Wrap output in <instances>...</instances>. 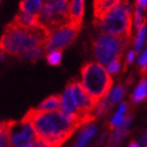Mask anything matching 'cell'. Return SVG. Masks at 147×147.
I'll list each match as a JSON object with an SVG mask.
<instances>
[{"label": "cell", "mask_w": 147, "mask_h": 147, "mask_svg": "<svg viewBox=\"0 0 147 147\" xmlns=\"http://www.w3.org/2000/svg\"><path fill=\"white\" fill-rule=\"evenodd\" d=\"M30 122L38 139L49 147H61L77 129L61 112H45L39 109H29L23 117Z\"/></svg>", "instance_id": "obj_1"}, {"label": "cell", "mask_w": 147, "mask_h": 147, "mask_svg": "<svg viewBox=\"0 0 147 147\" xmlns=\"http://www.w3.org/2000/svg\"><path fill=\"white\" fill-rule=\"evenodd\" d=\"M49 34V31L41 24L34 28H26L11 21L0 38V50L11 55H21L34 47H45Z\"/></svg>", "instance_id": "obj_2"}, {"label": "cell", "mask_w": 147, "mask_h": 147, "mask_svg": "<svg viewBox=\"0 0 147 147\" xmlns=\"http://www.w3.org/2000/svg\"><path fill=\"white\" fill-rule=\"evenodd\" d=\"M82 85L94 105L107 97L113 87V78L108 70L99 63H86L80 70Z\"/></svg>", "instance_id": "obj_3"}, {"label": "cell", "mask_w": 147, "mask_h": 147, "mask_svg": "<svg viewBox=\"0 0 147 147\" xmlns=\"http://www.w3.org/2000/svg\"><path fill=\"white\" fill-rule=\"evenodd\" d=\"M133 9L128 0H122L102 18L94 20V24L102 34L133 38Z\"/></svg>", "instance_id": "obj_4"}, {"label": "cell", "mask_w": 147, "mask_h": 147, "mask_svg": "<svg viewBox=\"0 0 147 147\" xmlns=\"http://www.w3.org/2000/svg\"><path fill=\"white\" fill-rule=\"evenodd\" d=\"M133 38L118 37L114 34H100L93 43L94 55L101 65H110L118 59H122L124 50L129 46Z\"/></svg>", "instance_id": "obj_5"}, {"label": "cell", "mask_w": 147, "mask_h": 147, "mask_svg": "<svg viewBox=\"0 0 147 147\" xmlns=\"http://www.w3.org/2000/svg\"><path fill=\"white\" fill-rule=\"evenodd\" d=\"M39 22L50 34L70 21V0H45L39 14Z\"/></svg>", "instance_id": "obj_6"}, {"label": "cell", "mask_w": 147, "mask_h": 147, "mask_svg": "<svg viewBox=\"0 0 147 147\" xmlns=\"http://www.w3.org/2000/svg\"><path fill=\"white\" fill-rule=\"evenodd\" d=\"M82 26H78L72 22H69L65 25L51 31L49 39L45 45V52H50L53 50L63 51L68 48L69 46L76 40Z\"/></svg>", "instance_id": "obj_7"}, {"label": "cell", "mask_w": 147, "mask_h": 147, "mask_svg": "<svg viewBox=\"0 0 147 147\" xmlns=\"http://www.w3.org/2000/svg\"><path fill=\"white\" fill-rule=\"evenodd\" d=\"M34 140V129L30 122L21 119L20 121L11 120L9 142L11 147H28Z\"/></svg>", "instance_id": "obj_8"}, {"label": "cell", "mask_w": 147, "mask_h": 147, "mask_svg": "<svg viewBox=\"0 0 147 147\" xmlns=\"http://www.w3.org/2000/svg\"><path fill=\"white\" fill-rule=\"evenodd\" d=\"M131 120H133V115L130 113H127L125 115L124 122L120 126H118L114 130V133L111 135L107 147H118L121 144V142L126 138L128 131H129V125L131 123Z\"/></svg>", "instance_id": "obj_9"}, {"label": "cell", "mask_w": 147, "mask_h": 147, "mask_svg": "<svg viewBox=\"0 0 147 147\" xmlns=\"http://www.w3.org/2000/svg\"><path fill=\"white\" fill-rule=\"evenodd\" d=\"M122 0H94V18L98 20L118 5Z\"/></svg>", "instance_id": "obj_10"}, {"label": "cell", "mask_w": 147, "mask_h": 147, "mask_svg": "<svg viewBox=\"0 0 147 147\" xmlns=\"http://www.w3.org/2000/svg\"><path fill=\"white\" fill-rule=\"evenodd\" d=\"M84 2L85 0H70V21L78 26H82L84 17Z\"/></svg>", "instance_id": "obj_11"}, {"label": "cell", "mask_w": 147, "mask_h": 147, "mask_svg": "<svg viewBox=\"0 0 147 147\" xmlns=\"http://www.w3.org/2000/svg\"><path fill=\"white\" fill-rule=\"evenodd\" d=\"M96 131L97 128L95 125L88 124L86 127L82 128L80 130V133L78 134L76 141L74 143V147H86L89 144V142L91 141V139L96 135Z\"/></svg>", "instance_id": "obj_12"}, {"label": "cell", "mask_w": 147, "mask_h": 147, "mask_svg": "<svg viewBox=\"0 0 147 147\" xmlns=\"http://www.w3.org/2000/svg\"><path fill=\"white\" fill-rule=\"evenodd\" d=\"M13 22H15L18 25H21L26 28H34L40 25L39 17L34 16V15H28L22 11H19L16 16H15Z\"/></svg>", "instance_id": "obj_13"}, {"label": "cell", "mask_w": 147, "mask_h": 147, "mask_svg": "<svg viewBox=\"0 0 147 147\" xmlns=\"http://www.w3.org/2000/svg\"><path fill=\"white\" fill-rule=\"evenodd\" d=\"M44 0H21L20 1V11L28 15L39 16L43 6Z\"/></svg>", "instance_id": "obj_14"}, {"label": "cell", "mask_w": 147, "mask_h": 147, "mask_svg": "<svg viewBox=\"0 0 147 147\" xmlns=\"http://www.w3.org/2000/svg\"><path fill=\"white\" fill-rule=\"evenodd\" d=\"M61 103H62V95L54 94L44 99L37 109L45 112H55L57 110H61Z\"/></svg>", "instance_id": "obj_15"}, {"label": "cell", "mask_w": 147, "mask_h": 147, "mask_svg": "<svg viewBox=\"0 0 147 147\" xmlns=\"http://www.w3.org/2000/svg\"><path fill=\"white\" fill-rule=\"evenodd\" d=\"M131 102L134 105H138L140 102L147 100V78L146 77H142L140 80L139 85L136 87V89L134 90L131 93Z\"/></svg>", "instance_id": "obj_16"}, {"label": "cell", "mask_w": 147, "mask_h": 147, "mask_svg": "<svg viewBox=\"0 0 147 147\" xmlns=\"http://www.w3.org/2000/svg\"><path fill=\"white\" fill-rule=\"evenodd\" d=\"M128 105L127 102H122L120 107H119L117 113L114 115L113 119L111 120V122L109 123V130H113L114 128H117L118 126L124 122L125 119V114H126V111H127Z\"/></svg>", "instance_id": "obj_17"}, {"label": "cell", "mask_w": 147, "mask_h": 147, "mask_svg": "<svg viewBox=\"0 0 147 147\" xmlns=\"http://www.w3.org/2000/svg\"><path fill=\"white\" fill-rule=\"evenodd\" d=\"M9 125H11V120L0 121V147H11Z\"/></svg>", "instance_id": "obj_18"}, {"label": "cell", "mask_w": 147, "mask_h": 147, "mask_svg": "<svg viewBox=\"0 0 147 147\" xmlns=\"http://www.w3.org/2000/svg\"><path fill=\"white\" fill-rule=\"evenodd\" d=\"M112 107H113V105H111L110 100H109V97L108 96L105 97V98L101 99V100L99 101L96 109L94 110V116L96 117V119H97L98 117L100 118V117H103V116H105V115H108V114L110 113Z\"/></svg>", "instance_id": "obj_19"}, {"label": "cell", "mask_w": 147, "mask_h": 147, "mask_svg": "<svg viewBox=\"0 0 147 147\" xmlns=\"http://www.w3.org/2000/svg\"><path fill=\"white\" fill-rule=\"evenodd\" d=\"M45 52V47L44 46H40V47H34V48H31L29 50L25 51L24 53L21 54V57L27 59V61H30V62H36L40 57H42V55Z\"/></svg>", "instance_id": "obj_20"}, {"label": "cell", "mask_w": 147, "mask_h": 147, "mask_svg": "<svg viewBox=\"0 0 147 147\" xmlns=\"http://www.w3.org/2000/svg\"><path fill=\"white\" fill-rule=\"evenodd\" d=\"M125 90H126V86L117 85L116 87L114 88V90L112 91V93L108 96L111 105H116V103H118V102L123 98V96H124Z\"/></svg>", "instance_id": "obj_21"}, {"label": "cell", "mask_w": 147, "mask_h": 147, "mask_svg": "<svg viewBox=\"0 0 147 147\" xmlns=\"http://www.w3.org/2000/svg\"><path fill=\"white\" fill-rule=\"evenodd\" d=\"M145 39H146V25L142 26L138 29V34H137V37L134 41V49H135V52L138 53L140 52L143 46H144Z\"/></svg>", "instance_id": "obj_22"}, {"label": "cell", "mask_w": 147, "mask_h": 147, "mask_svg": "<svg viewBox=\"0 0 147 147\" xmlns=\"http://www.w3.org/2000/svg\"><path fill=\"white\" fill-rule=\"evenodd\" d=\"M147 19L144 18L143 16V13H142V9L136 5V9L134 11V24H135V27L137 29H139L142 26L146 25Z\"/></svg>", "instance_id": "obj_23"}, {"label": "cell", "mask_w": 147, "mask_h": 147, "mask_svg": "<svg viewBox=\"0 0 147 147\" xmlns=\"http://www.w3.org/2000/svg\"><path fill=\"white\" fill-rule=\"evenodd\" d=\"M47 63L51 66H59L62 62V51L59 50H53L50 51L46 55Z\"/></svg>", "instance_id": "obj_24"}, {"label": "cell", "mask_w": 147, "mask_h": 147, "mask_svg": "<svg viewBox=\"0 0 147 147\" xmlns=\"http://www.w3.org/2000/svg\"><path fill=\"white\" fill-rule=\"evenodd\" d=\"M139 72L143 77H146L147 74V49H145L138 59Z\"/></svg>", "instance_id": "obj_25"}, {"label": "cell", "mask_w": 147, "mask_h": 147, "mask_svg": "<svg viewBox=\"0 0 147 147\" xmlns=\"http://www.w3.org/2000/svg\"><path fill=\"white\" fill-rule=\"evenodd\" d=\"M121 61L122 59H116V61H114V62H112L110 64V65H108V72L110 74H117L119 72V70H120V68H121Z\"/></svg>", "instance_id": "obj_26"}, {"label": "cell", "mask_w": 147, "mask_h": 147, "mask_svg": "<svg viewBox=\"0 0 147 147\" xmlns=\"http://www.w3.org/2000/svg\"><path fill=\"white\" fill-rule=\"evenodd\" d=\"M135 57H136V52H135V51H129V52L127 53V55H126V61H125V64H124V67H123V72L126 71L128 65L133 64L134 59H135Z\"/></svg>", "instance_id": "obj_27"}, {"label": "cell", "mask_w": 147, "mask_h": 147, "mask_svg": "<svg viewBox=\"0 0 147 147\" xmlns=\"http://www.w3.org/2000/svg\"><path fill=\"white\" fill-rule=\"evenodd\" d=\"M137 6L143 9H147V0H137Z\"/></svg>", "instance_id": "obj_28"}, {"label": "cell", "mask_w": 147, "mask_h": 147, "mask_svg": "<svg viewBox=\"0 0 147 147\" xmlns=\"http://www.w3.org/2000/svg\"><path fill=\"white\" fill-rule=\"evenodd\" d=\"M140 144L142 146H147V131H145L140 138Z\"/></svg>", "instance_id": "obj_29"}, {"label": "cell", "mask_w": 147, "mask_h": 147, "mask_svg": "<svg viewBox=\"0 0 147 147\" xmlns=\"http://www.w3.org/2000/svg\"><path fill=\"white\" fill-rule=\"evenodd\" d=\"M107 136H108V133H107V131H105V133H103V134L101 135V136H100V139H99L98 142H97V145H100V144H101L102 142H103V141L105 140Z\"/></svg>", "instance_id": "obj_30"}, {"label": "cell", "mask_w": 147, "mask_h": 147, "mask_svg": "<svg viewBox=\"0 0 147 147\" xmlns=\"http://www.w3.org/2000/svg\"><path fill=\"white\" fill-rule=\"evenodd\" d=\"M128 147H139V144L137 143V142L131 141V142L129 143V145H128Z\"/></svg>", "instance_id": "obj_31"}, {"label": "cell", "mask_w": 147, "mask_h": 147, "mask_svg": "<svg viewBox=\"0 0 147 147\" xmlns=\"http://www.w3.org/2000/svg\"><path fill=\"white\" fill-rule=\"evenodd\" d=\"M4 59H5V55H4V52H3V51L0 50V63L2 62V61H4Z\"/></svg>", "instance_id": "obj_32"}, {"label": "cell", "mask_w": 147, "mask_h": 147, "mask_svg": "<svg viewBox=\"0 0 147 147\" xmlns=\"http://www.w3.org/2000/svg\"><path fill=\"white\" fill-rule=\"evenodd\" d=\"M0 2H1V0H0Z\"/></svg>", "instance_id": "obj_33"}]
</instances>
